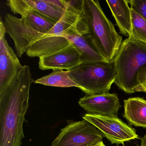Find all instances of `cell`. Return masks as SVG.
<instances>
[{
	"label": "cell",
	"mask_w": 146,
	"mask_h": 146,
	"mask_svg": "<svg viewBox=\"0 0 146 146\" xmlns=\"http://www.w3.org/2000/svg\"><path fill=\"white\" fill-rule=\"evenodd\" d=\"M33 82L29 66H23L11 84L0 93V146H21L24 123L29 109Z\"/></svg>",
	"instance_id": "6da1fadb"
},
{
	"label": "cell",
	"mask_w": 146,
	"mask_h": 146,
	"mask_svg": "<svg viewBox=\"0 0 146 146\" xmlns=\"http://www.w3.org/2000/svg\"><path fill=\"white\" fill-rule=\"evenodd\" d=\"M117 78L114 83L127 94L139 91L146 73V45L128 37L122 44L112 61Z\"/></svg>",
	"instance_id": "7a4b0ae2"
},
{
	"label": "cell",
	"mask_w": 146,
	"mask_h": 146,
	"mask_svg": "<svg viewBox=\"0 0 146 146\" xmlns=\"http://www.w3.org/2000/svg\"><path fill=\"white\" fill-rule=\"evenodd\" d=\"M82 7L93 42L106 59L111 63L122 44V36L105 15L99 1L82 0Z\"/></svg>",
	"instance_id": "3957f363"
},
{
	"label": "cell",
	"mask_w": 146,
	"mask_h": 146,
	"mask_svg": "<svg viewBox=\"0 0 146 146\" xmlns=\"http://www.w3.org/2000/svg\"><path fill=\"white\" fill-rule=\"evenodd\" d=\"M68 71L71 79L86 95L109 93L117 78L112 62L82 63Z\"/></svg>",
	"instance_id": "277c9868"
},
{
	"label": "cell",
	"mask_w": 146,
	"mask_h": 146,
	"mask_svg": "<svg viewBox=\"0 0 146 146\" xmlns=\"http://www.w3.org/2000/svg\"><path fill=\"white\" fill-rule=\"evenodd\" d=\"M104 137L101 131L83 119L71 122L61 129L51 146H94Z\"/></svg>",
	"instance_id": "5b68a950"
},
{
	"label": "cell",
	"mask_w": 146,
	"mask_h": 146,
	"mask_svg": "<svg viewBox=\"0 0 146 146\" xmlns=\"http://www.w3.org/2000/svg\"><path fill=\"white\" fill-rule=\"evenodd\" d=\"M81 1H65L62 17L53 28L41 38L83 35L88 33Z\"/></svg>",
	"instance_id": "8992f818"
},
{
	"label": "cell",
	"mask_w": 146,
	"mask_h": 146,
	"mask_svg": "<svg viewBox=\"0 0 146 146\" xmlns=\"http://www.w3.org/2000/svg\"><path fill=\"white\" fill-rule=\"evenodd\" d=\"M82 118L101 131L104 137L111 144H122L125 146V142L138 139L136 130L117 117L87 113Z\"/></svg>",
	"instance_id": "52a82bcc"
},
{
	"label": "cell",
	"mask_w": 146,
	"mask_h": 146,
	"mask_svg": "<svg viewBox=\"0 0 146 146\" xmlns=\"http://www.w3.org/2000/svg\"><path fill=\"white\" fill-rule=\"evenodd\" d=\"M6 33L11 37L18 56L21 58L32 44L45 35L35 29L24 17L20 19L7 13L3 22Z\"/></svg>",
	"instance_id": "ba28073f"
},
{
	"label": "cell",
	"mask_w": 146,
	"mask_h": 146,
	"mask_svg": "<svg viewBox=\"0 0 146 146\" xmlns=\"http://www.w3.org/2000/svg\"><path fill=\"white\" fill-rule=\"evenodd\" d=\"M5 28L0 23V93L11 83L23 66L5 37Z\"/></svg>",
	"instance_id": "9c48e42d"
},
{
	"label": "cell",
	"mask_w": 146,
	"mask_h": 146,
	"mask_svg": "<svg viewBox=\"0 0 146 146\" xmlns=\"http://www.w3.org/2000/svg\"><path fill=\"white\" fill-rule=\"evenodd\" d=\"M78 104L88 113L109 117H117L121 107L117 94L109 93L86 95Z\"/></svg>",
	"instance_id": "30bf717a"
},
{
	"label": "cell",
	"mask_w": 146,
	"mask_h": 146,
	"mask_svg": "<svg viewBox=\"0 0 146 146\" xmlns=\"http://www.w3.org/2000/svg\"><path fill=\"white\" fill-rule=\"evenodd\" d=\"M39 58V67L42 70L68 71L82 63L80 54L72 44L57 52Z\"/></svg>",
	"instance_id": "8fae6325"
},
{
	"label": "cell",
	"mask_w": 146,
	"mask_h": 146,
	"mask_svg": "<svg viewBox=\"0 0 146 146\" xmlns=\"http://www.w3.org/2000/svg\"><path fill=\"white\" fill-rule=\"evenodd\" d=\"M6 5L14 14H20L35 29L45 34L51 31L57 23L29 8L23 0H8Z\"/></svg>",
	"instance_id": "7c38bea8"
},
{
	"label": "cell",
	"mask_w": 146,
	"mask_h": 146,
	"mask_svg": "<svg viewBox=\"0 0 146 146\" xmlns=\"http://www.w3.org/2000/svg\"><path fill=\"white\" fill-rule=\"evenodd\" d=\"M64 37L69 40L78 51L82 63L108 62L96 46L89 33L83 35L66 36Z\"/></svg>",
	"instance_id": "4fadbf2b"
},
{
	"label": "cell",
	"mask_w": 146,
	"mask_h": 146,
	"mask_svg": "<svg viewBox=\"0 0 146 146\" xmlns=\"http://www.w3.org/2000/svg\"><path fill=\"white\" fill-rule=\"evenodd\" d=\"M106 1L120 33L124 36L129 37L132 31V23L131 9L129 6L128 0H107Z\"/></svg>",
	"instance_id": "5bb4252c"
},
{
	"label": "cell",
	"mask_w": 146,
	"mask_h": 146,
	"mask_svg": "<svg viewBox=\"0 0 146 146\" xmlns=\"http://www.w3.org/2000/svg\"><path fill=\"white\" fill-rule=\"evenodd\" d=\"M123 117L130 125L146 128V100L131 97L123 101Z\"/></svg>",
	"instance_id": "9a60e30c"
},
{
	"label": "cell",
	"mask_w": 146,
	"mask_h": 146,
	"mask_svg": "<svg viewBox=\"0 0 146 146\" xmlns=\"http://www.w3.org/2000/svg\"><path fill=\"white\" fill-rule=\"evenodd\" d=\"M34 82L52 87L79 88V86L71 79L68 71L64 70H54L49 75L36 79Z\"/></svg>",
	"instance_id": "2e32d148"
},
{
	"label": "cell",
	"mask_w": 146,
	"mask_h": 146,
	"mask_svg": "<svg viewBox=\"0 0 146 146\" xmlns=\"http://www.w3.org/2000/svg\"><path fill=\"white\" fill-rule=\"evenodd\" d=\"M29 8L40 13L52 20L58 22L61 18L64 10L49 3L48 0H23Z\"/></svg>",
	"instance_id": "e0dca14e"
},
{
	"label": "cell",
	"mask_w": 146,
	"mask_h": 146,
	"mask_svg": "<svg viewBox=\"0 0 146 146\" xmlns=\"http://www.w3.org/2000/svg\"><path fill=\"white\" fill-rule=\"evenodd\" d=\"M131 9L132 31L129 37L146 45V20L135 10Z\"/></svg>",
	"instance_id": "ac0fdd59"
},
{
	"label": "cell",
	"mask_w": 146,
	"mask_h": 146,
	"mask_svg": "<svg viewBox=\"0 0 146 146\" xmlns=\"http://www.w3.org/2000/svg\"><path fill=\"white\" fill-rule=\"evenodd\" d=\"M131 8L146 20V0H128Z\"/></svg>",
	"instance_id": "d6986e66"
},
{
	"label": "cell",
	"mask_w": 146,
	"mask_h": 146,
	"mask_svg": "<svg viewBox=\"0 0 146 146\" xmlns=\"http://www.w3.org/2000/svg\"><path fill=\"white\" fill-rule=\"evenodd\" d=\"M139 92H144L146 94V73L140 83Z\"/></svg>",
	"instance_id": "ffe728a7"
},
{
	"label": "cell",
	"mask_w": 146,
	"mask_h": 146,
	"mask_svg": "<svg viewBox=\"0 0 146 146\" xmlns=\"http://www.w3.org/2000/svg\"><path fill=\"white\" fill-rule=\"evenodd\" d=\"M141 144L137 146H146V134L141 138Z\"/></svg>",
	"instance_id": "44dd1931"
},
{
	"label": "cell",
	"mask_w": 146,
	"mask_h": 146,
	"mask_svg": "<svg viewBox=\"0 0 146 146\" xmlns=\"http://www.w3.org/2000/svg\"><path fill=\"white\" fill-rule=\"evenodd\" d=\"M94 146H106L105 144L103 143V141L100 142L99 143H97L96 145H94Z\"/></svg>",
	"instance_id": "7402d4cb"
},
{
	"label": "cell",
	"mask_w": 146,
	"mask_h": 146,
	"mask_svg": "<svg viewBox=\"0 0 146 146\" xmlns=\"http://www.w3.org/2000/svg\"></svg>",
	"instance_id": "603a6c76"
}]
</instances>
